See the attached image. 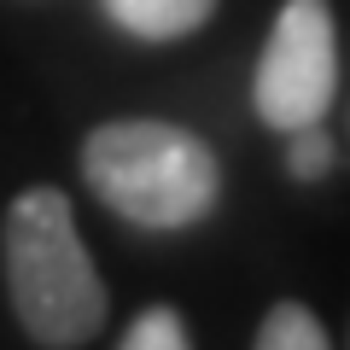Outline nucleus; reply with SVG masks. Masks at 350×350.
I'll list each match as a JSON object with an SVG mask.
<instances>
[{"mask_svg":"<svg viewBox=\"0 0 350 350\" xmlns=\"http://www.w3.org/2000/svg\"><path fill=\"white\" fill-rule=\"evenodd\" d=\"M6 298L41 350H76L105 327V280L59 187H29L6 211Z\"/></svg>","mask_w":350,"mask_h":350,"instance_id":"1","label":"nucleus"},{"mask_svg":"<svg viewBox=\"0 0 350 350\" xmlns=\"http://www.w3.org/2000/svg\"><path fill=\"white\" fill-rule=\"evenodd\" d=\"M82 181L105 211L152 234L193 228L222 193L216 152L193 129L163 123V117L100 123L82 140Z\"/></svg>","mask_w":350,"mask_h":350,"instance_id":"2","label":"nucleus"},{"mask_svg":"<svg viewBox=\"0 0 350 350\" xmlns=\"http://www.w3.org/2000/svg\"><path fill=\"white\" fill-rule=\"evenodd\" d=\"M333 94H338L333 12H327V0H286L257 59V82H251L257 117L280 135H292L304 123H321Z\"/></svg>","mask_w":350,"mask_h":350,"instance_id":"3","label":"nucleus"},{"mask_svg":"<svg viewBox=\"0 0 350 350\" xmlns=\"http://www.w3.org/2000/svg\"><path fill=\"white\" fill-rule=\"evenodd\" d=\"M100 6L135 41H181L193 29H204L216 12V0H100Z\"/></svg>","mask_w":350,"mask_h":350,"instance_id":"4","label":"nucleus"},{"mask_svg":"<svg viewBox=\"0 0 350 350\" xmlns=\"http://www.w3.org/2000/svg\"><path fill=\"white\" fill-rule=\"evenodd\" d=\"M257 350H333V345H327V327L315 321L310 304L286 298V304H275V310L262 315Z\"/></svg>","mask_w":350,"mask_h":350,"instance_id":"5","label":"nucleus"},{"mask_svg":"<svg viewBox=\"0 0 350 350\" xmlns=\"http://www.w3.org/2000/svg\"><path fill=\"white\" fill-rule=\"evenodd\" d=\"M117 350H193V338H187V321L170 304H152V310H140L129 321V333H123Z\"/></svg>","mask_w":350,"mask_h":350,"instance_id":"6","label":"nucleus"},{"mask_svg":"<svg viewBox=\"0 0 350 350\" xmlns=\"http://www.w3.org/2000/svg\"><path fill=\"white\" fill-rule=\"evenodd\" d=\"M286 170L298 175V181H321V175L333 170V140H327V129H321V123H304V129H292Z\"/></svg>","mask_w":350,"mask_h":350,"instance_id":"7","label":"nucleus"}]
</instances>
